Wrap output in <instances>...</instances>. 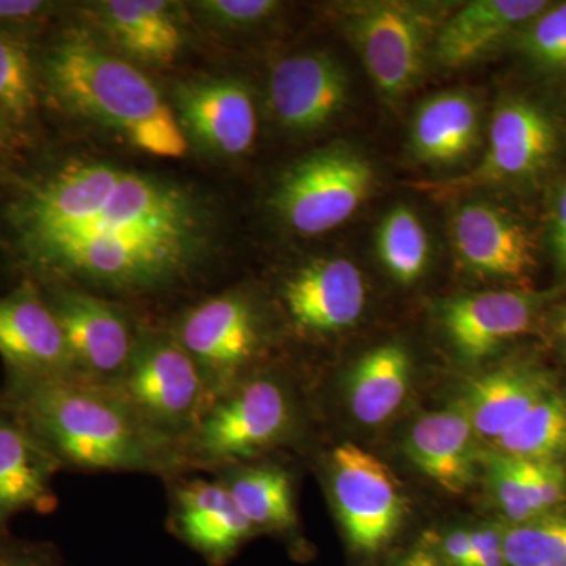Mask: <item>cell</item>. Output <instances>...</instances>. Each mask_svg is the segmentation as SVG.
<instances>
[{"label":"cell","instance_id":"25","mask_svg":"<svg viewBox=\"0 0 566 566\" xmlns=\"http://www.w3.org/2000/svg\"><path fill=\"white\" fill-rule=\"evenodd\" d=\"M253 531L289 534L297 524L292 476L281 465L240 463L212 472Z\"/></svg>","mask_w":566,"mask_h":566},{"label":"cell","instance_id":"23","mask_svg":"<svg viewBox=\"0 0 566 566\" xmlns=\"http://www.w3.org/2000/svg\"><path fill=\"white\" fill-rule=\"evenodd\" d=\"M543 0H476L446 22L434 43V59L446 69H461L482 57L506 33L547 9Z\"/></svg>","mask_w":566,"mask_h":566},{"label":"cell","instance_id":"37","mask_svg":"<svg viewBox=\"0 0 566 566\" xmlns=\"http://www.w3.org/2000/svg\"><path fill=\"white\" fill-rule=\"evenodd\" d=\"M433 546L444 566H474L471 531H450L449 534L439 536L438 543H433Z\"/></svg>","mask_w":566,"mask_h":566},{"label":"cell","instance_id":"2","mask_svg":"<svg viewBox=\"0 0 566 566\" xmlns=\"http://www.w3.org/2000/svg\"><path fill=\"white\" fill-rule=\"evenodd\" d=\"M0 405L31 428L62 469L164 480L188 472L181 446L153 430L115 387L76 376L9 375Z\"/></svg>","mask_w":566,"mask_h":566},{"label":"cell","instance_id":"36","mask_svg":"<svg viewBox=\"0 0 566 566\" xmlns=\"http://www.w3.org/2000/svg\"><path fill=\"white\" fill-rule=\"evenodd\" d=\"M474 566H509L504 551V524H486L472 528Z\"/></svg>","mask_w":566,"mask_h":566},{"label":"cell","instance_id":"26","mask_svg":"<svg viewBox=\"0 0 566 566\" xmlns=\"http://www.w3.org/2000/svg\"><path fill=\"white\" fill-rule=\"evenodd\" d=\"M411 379V363L403 346L386 344L360 357L349 376V411L363 424L385 423L403 405Z\"/></svg>","mask_w":566,"mask_h":566},{"label":"cell","instance_id":"19","mask_svg":"<svg viewBox=\"0 0 566 566\" xmlns=\"http://www.w3.org/2000/svg\"><path fill=\"white\" fill-rule=\"evenodd\" d=\"M453 243L471 270L506 281H523L535 270V245L526 227L486 202H469L453 216Z\"/></svg>","mask_w":566,"mask_h":566},{"label":"cell","instance_id":"28","mask_svg":"<svg viewBox=\"0 0 566 566\" xmlns=\"http://www.w3.org/2000/svg\"><path fill=\"white\" fill-rule=\"evenodd\" d=\"M378 253L395 281L415 283L430 259V240L419 216L405 205L387 212L378 229Z\"/></svg>","mask_w":566,"mask_h":566},{"label":"cell","instance_id":"1","mask_svg":"<svg viewBox=\"0 0 566 566\" xmlns=\"http://www.w3.org/2000/svg\"><path fill=\"white\" fill-rule=\"evenodd\" d=\"M9 219L40 281L128 305L189 289L221 238L218 208L196 186L95 156H71L29 182Z\"/></svg>","mask_w":566,"mask_h":566},{"label":"cell","instance_id":"17","mask_svg":"<svg viewBox=\"0 0 566 566\" xmlns=\"http://www.w3.org/2000/svg\"><path fill=\"white\" fill-rule=\"evenodd\" d=\"M549 300L531 290L465 294L442 307V326L460 356L476 363L531 331Z\"/></svg>","mask_w":566,"mask_h":566},{"label":"cell","instance_id":"16","mask_svg":"<svg viewBox=\"0 0 566 566\" xmlns=\"http://www.w3.org/2000/svg\"><path fill=\"white\" fill-rule=\"evenodd\" d=\"M268 98L275 120L289 132L314 133L344 109L348 76L326 52L286 55L270 73Z\"/></svg>","mask_w":566,"mask_h":566},{"label":"cell","instance_id":"39","mask_svg":"<svg viewBox=\"0 0 566 566\" xmlns=\"http://www.w3.org/2000/svg\"><path fill=\"white\" fill-rule=\"evenodd\" d=\"M0 566H61L50 547H17L0 551Z\"/></svg>","mask_w":566,"mask_h":566},{"label":"cell","instance_id":"4","mask_svg":"<svg viewBox=\"0 0 566 566\" xmlns=\"http://www.w3.org/2000/svg\"><path fill=\"white\" fill-rule=\"evenodd\" d=\"M294 408L289 390L270 375H249L212 400L182 447L188 472L248 463L290 438Z\"/></svg>","mask_w":566,"mask_h":566},{"label":"cell","instance_id":"8","mask_svg":"<svg viewBox=\"0 0 566 566\" xmlns=\"http://www.w3.org/2000/svg\"><path fill=\"white\" fill-rule=\"evenodd\" d=\"M43 296L61 324L74 376L95 385H117L145 324L134 316L132 305L69 285H48Z\"/></svg>","mask_w":566,"mask_h":566},{"label":"cell","instance_id":"13","mask_svg":"<svg viewBox=\"0 0 566 566\" xmlns=\"http://www.w3.org/2000/svg\"><path fill=\"white\" fill-rule=\"evenodd\" d=\"M560 147V132L549 112L524 98H505L495 106L488 147L474 172L450 189L493 182L534 180L545 172Z\"/></svg>","mask_w":566,"mask_h":566},{"label":"cell","instance_id":"34","mask_svg":"<svg viewBox=\"0 0 566 566\" xmlns=\"http://www.w3.org/2000/svg\"><path fill=\"white\" fill-rule=\"evenodd\" d=\"M516 460L536 515L566 505V463Z\"/></svg>","mask_w":566,"mask_h":566},{"label":"cell","instance_id":"11","mask_svg":"<svg viewBox=\"0 0 566 566\" xmlns=\"http://www.w3.org/2000/svg\"><path fill=\"white\" fill-rule=\"evenodd\" d=\"M348 31L381 95L397 102L415 88L427 46L423 14L400 2L367 3L349 20Z\"/></svg>","mask_w":566,"mask_h":566},{"label":"cell","instance_id":"9","mask_svg":"<svg viewBox=\"0 0 566 566\" xmlns=\"http://www.w3.org/2000/svg\"><path fill=\"white\" fill-rule=\"evenodd\" d=\"M175 117L189 147L211 159L248 155L259 134L251 88L229 76L177 81L169 95Z\"/></svg>","mask_w":566,"mask_h":566},{"label":"cell","instance_id":"14","mask_svg":"<svg viewBox=\"0 0 566 566\" xmlns=\"http://www.w3.org/2000/svg\"><path fill=\"white\" fill-rule=\"evenodd\" d=\"M166 480L167 526L175 538L196 551L210 566L229 564L255 531L218 476L188 475Z\"/></svg>","mask_w":566,"mask_h":566},{"label":"cell","instance_id":"3","mask_svg":"<svg viewBox=\"0 0 566 566\" xmlns=\"http://www.w3.org/2000/svg\"><path fill=\"white\" fill-rule=\"evenodd\" d=\"M41 77L55 106L136 150L182 158L189 150L169 96L91 32L73 31L46 52Z\"/></svg>","mask_w":566,"mask_h":566},{"label":"cell","instance_id":"12","mask_svg":"<svg viewBox=\"0 0 566 566\" xmlns=\"http://www.w3.org/2000/svg\"><path fill=\"white\" fill-rule=\"evenodd\" d=\"M186 3L169 0H98L84 7L93 36L145 69H169L188 46Z\"/></svg>","mask_w":566,"mask_h":566},{"label":"cell","instance_id":"7","mask_svg":"<svg viewBox=\"0 0 566 566\" xmlns=\"http://www.w3.org/2000/svg\"><path fill=\"white\" fill-rule=\"evenodd\" d=\"M166 329L199 367L212 400L251 375L263 352L262 318L243 290H226L197 301Z\"/></svg>","mask_w":566,"mask_h":566},{"label":"cell","instance_id":"5","mask_svg":"<svg viewBox=\"0 0 566 566\" xmlns=\"http://www.w3.org/2000/svg\"><path fill=\"white\" fill-rule=\"evenodd\" d=\"M137 415L185 447L212 403L199 367L166 327L145 323L139 345L117 385Z\"/></svg>","mask_w":566,"mask_h":566},{"label":"cell","instance_id":"18","mask_svg":"<svg viewBox=\"0 0 566 566\" xmlns=\"http://www.w3.org/2000/svg\"><path fill=\"white\" fill-rule=\"evenodd\" d=\"M0 356L9 375L74 376L61 324L32 282L0 296Z\"/></svg>","mask_w":566,"mask_h":566},{"label":"cell","instance_id":"27","mask_svg":"<svg viewBox=\"0 0 566 566\" xmlns=\"http://www.w3.org/2000/svg\"><path fill=\"white\" fill-rule=\"evenodd\" d=\"M493 446L520 460L566 463V390L557 387Z\"/></svg>","mask_w":566,"mask_h":566},{"label":"cell","instance_id":"38","mask_svg":"<svg viewBox=\"0 0 566 566\" xmlns=\"http://www.w3.org/2000/svg\"><path fill=\"white\" fill-rule=\"evenodd\" d=\"M551 249L557 266L566 273V180L558 189L551 216Z\"/></svg>","mask_w":566,"mask_h":566},{"label":"cell","instance_id":"32","mask_svg":"<svg viewBox=\"0 0 566 566\" xmlns=\"http://www.w3.org/2000/svg\"><path fill=\"white\" fill-rule=\"evenodd\" d=\"M281 6L275 0H196L186 3V9L210 31L240 32L263 24Z\"/></svg>","mask_w":566,"mask_h":566},{"label":"cell","instance_id":"40","mask_svg":"<svg viewBox=\"0 0 566 566\" xmlns=\"http://www.w3.org/2000/svg\"><path fill=\"white\" fill-rule=\"evenodd\" d=\"M397 566H444L442 565L441 558L436 553L433 543L427 542L422 545L416 546L415 549L409 551L408 554Z\"/></svg>","mask_w":566,"mask_h":566},{"label":"cell","instance_id":"30","mask_svg":"<svg viewBox=\"0 0 566 566\" xmlns=\"http://www.w3.org/2000/svg\"><path fill=\"white\" fill-rule=\"evenodd\" d=\"M39 106L35 70L21 35L0 32V107L17 128L28 123Z\"/></svg>","mask_w":566,"mask_h":566},{"label":"cell","instance_id":"35","mask_svg":"<svg viewBox=\"0 0 566 566\" xmlns=\"http://www.w3.org/2000/svg\"><path fill=\"white\" fill-rule=\"evenodd\" d=\"M61 9V3L44 0H0V32L21 35L25 29L51 20Z\"/></svg>","mask_w":566,"mask_h":566},{"label":"cell","instance_id":"21","mask_svg":"<svg viewBox=\"0 0 566 566\" xmlns=\"http://www.w3.org/2000/svg\"><path fill=\"white\" fill-rule=\"evenodd\" d=\"M557 387L543 365L516 360L474 379L461 406L475 436L494 444Z\"/></svg>","mask_w":566,"mask_h":566},{"label":"cell","instance_id":"24","mask_svg":"<svg viewBox=\"0 0 566 566\" xmlns=\"http://www.w3.org/2000/svg\"><path fill=\"white\" fill-rule=\"evenodd\" d=\"M480 133V106L465 92H442L417 111L411 148L420 161L453 164L474 150Z\"/></svg>","mask_w":566,"mask_h":566},{"label":"cell","instance_id":"10","mask_svg":"<svg viewBox=\"0 0 566 566\" xmlns=\"http://www.w3.org/2000/svg\"><path fill=\"white\" fill-rule=\"evenodd\" d=\"M331 493L346 538L359 553H379L403 521L405 499L389 469L353 442L331 453Z\"/></svg>","mask_w":566,"mask_h":566},{"label":"cell","instance_id":"41","mask_svg":"<svg viewBox=\"0 0 566 566\" xmlns=\"http://www.w3.org/2000/svg\"><path fill=\"white\" fill-rule=\"evenodd\" d=\"M553 334L566 359V303L562 304L553 316Z\"/></svg>","mask_w":566,"mask_h":566},{"label":"cell","instance_id":"42","mask_svg":"<svg viewBox=\"0 0 566 566\" xmlns=\"http://www.w3.org/2000/svg\"><path fill=\"white\" fill-rule=\"evenodd\" d=\"M14 136H17V126L10 122L6 112L0 107V148H6L13 144Z\"/></svg>","mask_w":566,"mask_h":566},{"label":"cell","instance_id":"29","mask_svg":"<svg viewBox=\"0 0 566 566\" xmlns=\"http://www.w3.org/2000/svg\"><path fill=\"white\" fill-rule=\"evenodd\" d=\"M504 551L509 566H566V505L504 524Z\"/></svg>","mask_w":566,"mask_h":566},{"label":"cell","instance_id":"31","mask_svg":"<svg viewBox=\"0 0 566 566\" xmlns=\"http://www.w3.org/2000/svg\"><path fill=\"white\" fill-rule=\"evenodd\" d=\"M483 463L491 494L504 516V524L526 523L538 516L532 505L531 494L516 458L491 450L483 457Z\"/></svg>","mask_w":566,"mask_h":566},{"label":"cell","instance_id":"15","mask_svg":"<svg viewBox=\"0 0 566 566\" xmlns=\"http://www.w3.org/2000/svg\"><path fill=\"white\" fill-rule=\"evenodd\" d=\"M281 301L294 329L334 334L363 315L367 289L356 264L346 259H316L286 275Z\"/></svg>","mask_w":566,"mask_h":566},{"label":"cell","instance_id":"6","mask_svg":"<svg viewBox=\"0 0 566 566\" xmlns=\"http://www.w3.org/2000/svg\"><path fill=\"white\" fill-rule=\"evenodd\" d=\"M374 182V167L363 155L335 145L293 163L275 182L270 203L286 229L319 237L348 221Z\"/></svg>","mask_w":566,"mask_h":566},{"label":"cell","instance_id":"33","mask_svg":"<svg viewBox=\"0 0 566 566\" xmlns=\"http://www.w3.org/2000/svg\"><path fill=\"white\" fill-rule=\"evenodd\" d=\"M523 50L539 69L566 70V2L547 7L531 21Z\"/></svg>","mask_w":566,"mask_h":566},{"label":"cell","instance_id":"20","mask_svg":"<svg viewBox=\"0 0 566 566\" xmlns=\"http://www.w3.org/2000/svg\"><path fill=\"white\" fill-rule=\"evenodd\" d=\"M59 471L62 465L31 428L0 405V527L20 513L54 512Z\"/></svg>","mask_w":566,"mask_h":566},{"label":"cell","instance_id":"22","mask_svg":"<svg viewBox=\"0 0 566 566\" xmlns=\"http://www.w3.org/2000/svg\"><path fill=\"white\" fill-rule=\"evenodd\" d=\"M474 439V428L458 403L417 420L406 439V453L447 493L464 494L475 480Z\"/></svg>","mask_w":566,"mask_h":566}]
</instances>
